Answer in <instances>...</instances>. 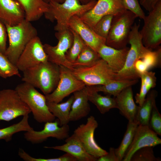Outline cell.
<instances>
[{"label": "cell", "instance_id": "obj_26", "mask_svg": "<svg viewBox=\"0 0 161 161\" xmlns=\"http://www.w3.org/2000/svg\"><path fill=\"white\" fill-rule=\"evenodd\" d=\"M157 95L158 92L156 90H150L141 105L138 106L135 120L138 125L149 126L152 107Z\"/></svg>", "mask_w": 161, "mask_h": 161}, {"label": "cell", "instance_id": "obj_1", "mask_svg": "<svg viewBox=\"0 0 161 161\" xmlns=\"http://www.w3.org/2000/svg\"><path fill=\"white\" fill-rule=\"evenodd\" d=\"M23 72L22 81L40 89L46 95L51 93L58 85L60 79V66L48 61Z\"/></svg>", "mask_w": 161, "mask_h": 161}, {"label": "cell", "instance_id": "obj_38", "mask_svg": "<svg viewBox=\"0 0 161 161\" xmlns=\"http://www.w3.org/2000/svg\"><path fill=\"white\" fill-rule=\"evenodd\" d=\"M125 7L126 10L134 13L137 16L142 19L145 15L141 8L139 0H123Z\"/></svg>", "mask_w": 161, "mask_h": 161}, {"label": "cell", "instance_id": "obj_28", "mask_svg": "<svg viewBox=\"0 0 161 161\" xmlns=\"http://www.w3.org/2000/svg\"><path fill=\"white\" fill-rule=\"evenodd\" d=\"M139 77L141 79V86L139 93L136 94L135 98L136 103L140 106L148 92L155 87L157 78L154 72L148 71L140 74Z\"/></svg>", "mask_w": 161, "mask_h": 161}, {"label": "cell", "instance_id": "obj_10", "mask_svg": "<svg viewBox=\"0 0 161 161\" xmlns=\"http://www.w3.org/2000/svg\"><path fill=\"white\" fill-rule=\"evenodd\" d=\"M55 35L58 40V44L56 46H52L47 44H43L48 61L59 66H64L72 70L73 67L67 60L66 54L72 45L73 40V34L69 28L57 32Z\"/></svg>", "mask_w": 161, "mask_h": 161}, {"label": "cell", "instance_id": "obj_22", "mask_svg": "<svg viewBox=\"0 0 161 161\" xmlns=\"http://www.w3.org/2000/svg\"><path fill=\"white\" fill-rule=\"evenodd\" d=\"M73 94L74 99L69 114L70 121H77L86 117L91 110L86 86Z\"/></svg>", "mask_w": 161, "mask_h": 161}, {"label": "cell", "instance_id": "obj_30", "mask_svg": "<svg viewBox=\"0 0 161 161\" xmlns=\"http://www.w3.org/2000/svg\"><path fill=\"white\" fill-rule=\"evenodd\" d=\"M138 125L136 122H128L126 131L120 144L117 148H114L115 153L119 161H122L128 148L132 141Z\"/></svg>", "mask_w": 161, "mask_h": 161}, {"label": "cell", "instance_id": "obj_42", "mask_svg": "<svg viewBox=\"0 0 161 161\" xmlns=\"http://www.w3.org/2000/svg\"><path fill=\"white\" fill-rule=\"evenodd\" d=\"M160 0H139L140 4L148 12L151 11Z\"/></svg>", "mask_w": 161, "mask_h": 161}, {"label": "cell", "instance_id": "obj_3", "mask_svg": "<svg viewBox=\"0 0 161 161\" xmlns=\"http://www.w3.org/2000/svg\"><path fill=\"white\" fill-rule=\"evenodd\" d=\"M5 25L9 39V46L5 55L12 63L16 65L26 45L32 39L37 36V31L31 22L25 19L15 26Z\"/></svg>", "mask_w": 161, "mask_h": 161}, {"label": "cell", "instance_id": "obj_33", "mask_svg": "<svg viewBox=\"0 0 161 161\" xmlns=\"http://www.w3.org/2000/svg\"><path fill=\"white\" fill-rule=\"evenodd\" d=\"M14 76L20 77L19 70L4 54L0 52V77L6 78Z\"/></svg>", "mask_w": 161, "mask_h": 161}, {"label": "cell", "instance_id": "obj_41", "mask_svg": "<svg viewBox=\"0 0 161 161\" xmlns=\"http://www.w3.org/2000/svg\"><path fill=\"white\" fill-rule=\"evenodd\" d=\"M97 161H119L115 153L114 148L113 147H110L109 151L105 155L98 158Z\"/></svg>", "mask_w": 161, "mask_h": 161}, {"label": "cell", "instance_id": "obj_23", "mask_svg": "<svg viewBox=\"0 0 161 161\" xmlns=\"http://www.w3.org/2000/svg\"><path fill=\"white\" fill-rule=\"evenodd\" d=\"M21 5L25 13V19L30 21L38 20L48 11V4L43 0H16Z\"/></svg>", "mask_w": 161, "mask_h": 161}, {"label": "cell", "instance_id": "obj_17", "mask_svg": "<svg viewBox=\"0 0 161 161\" xmlns=\"http://www.w3.org/2000/svg\"><path fill=\"white\" fill-rule=\"evenodd\" d=\"M69 27L75 31L87 45L97 52L101 46L105 44L106 39L97 35L77 15L71 18Z\"/></svg>", "mask_w": 161, "mask_h": 161}, {"label": "cell", "instance_id": "obj_19", "mask_svg": "<svg viewBox=\"0 0 161 161\" xmlns=\"http://www.w3.org/2000/svg\"><path fill=\"white\" fill-rule=\"evenodd\" d=\"M129 47H126L117 49L102 45L98 53L101 58L104 60L115 72L117 73L123 68L126 62Z\"/></svg>", "mask_w": 161, "mask_h": 161}, {"label": "cell", "instance_id": "obj_15", "mask_svg": "<svg viewBox=\"0 0 161 161\" xmlns=\"http://www.w3.org/2000/svg\"><path fill=\"white\" fill-rule=\"evenodd\" d=\"M58 120L55 121L45 123L43 129L40 131L34 129L26 132L24 134V138L32 143H42L49 137L59 140H63L69 137V128L68 124L59 126Z\"/></svg>", "mask_w": 161, "mask_h": 161}, {"label": "cell", "instance_id": "obj_2", "mask_svg": "<svg viewBox=\"0 0 161 161\" xmlns=\"http://www.w3.org/2000/svg\"><path fill=\"white\" fill-rule=\"evenodd\" d=\"M96 1L82 4L77 0H64L61 3L52 1L49 3L48 11L44 15L45 18L51 22L56 21L54 30L56 32L69 28L71 18L75 15L80 16L92 9Z\"/></svg>", "mask_w": 161, "mask_h": 161}, {"label": "cell", "instance_id": "obj_39", "mask_svg": "<svg viewBox=\"0 0 161 161\" xmlns=\"http://www.w3.org/2000/svg\"><path fill=\"white\" fill-rule=\"evenodd\" d=\"M30 160L31 161H77L74 157L67 153L61 156L55 158H36L31 157Z\"/></svg>", "mask_w": 161, "mask_h": 161}, {"label": "cell", "instance_id": "obj_16", "mask_svg": "<svg viewBox=\"0 0 161 161\" xmlns=\"http://www.w3.org/2000/svg\"><path fill=\"white\" fill-rule=\"evenodd\" d=\"M161 144V139L149 126L138 125L132 141L122 161H130L131 157L138 150L145 146L154 147Z\"/></svg>", "mask_w": 161, "mask_h": 161}, {"label": "cell", "instance_id": "obj_9", "mask_svg": "<svg viewBox=\"0 0 161 161\" xmlns=\"http://www.w3.org/2000/svg\"><path fill=\"white\" fill-rule=\"evenodd\" d=\"M31 112L15 89H5L0 91V120L9 121Z\"/></svg>", "mask_w": 161, "mask_h": 161}, {"label": "cell", "instance_id": "obj_27", "mask_svg": "<svg viewBox=\"0 0 161 161\" xmlns=\"http://www.w3.org/2000/svg\"><path fill=\"white\" fill-rule=\"evenodd\" d=\"M138 79L133 80H115L106 84L93 86L97 92H102L106 95L116 97L128 87L136 84Z\"/></svg>", "mask_w": 161, "mask_h": 161}, {"label": "cell", "instance_id": "obj_37", "mask_svg": "<svg viewBox=\"0 0 161 161\" xmlns=\"http://www.w3.org/2000/svg\"><path fill=\"white\" fill-rule=\"evenodd\" d=\"M149 126L158 135L161 136V115L157 107L156 102L152 107Z\"/></svg>", "mask_w": 161, "mask_h": 161}, {"label": "cell", "instance_id": "obj_31", "mask_svg": "<svg viewBox=\"0 0 161 161\" xmlns=\"http://www.w3.org/2000/svg\"><path fill=\"white\" fill-rule=\"evenodd\" d=\"M101 58L97 52L86 45L72 65L73 68L88 66L94 64Z\"/></svg>", "mask_w": 161, "mask_h": 161}, {"label": "cell", "instance_id": "obj_45", "mask_svg": "<svg viewBox=\"0 0 161 161\" xmlns=\"http://www.w3.org/2000/svg\"><path fill=\"white\" fill-rule=\"evenodd\" d=\"M82 4H87L91 1L97 0H77Z\"/></svg>", "mask_w": 161, "mask_h": 161}, {"label": "cell", "instance_id": "obj_13", "mask_svg": "<svg viewBox=\"0 0 161 161\" xmlns=\"http://www.w3.org/2000/svg\"><path fill=\"white\" fill-rule=\"evenodd\" d=\"M126 10L123 0H97L92 9L79 16L92 28L102 17L114 16Z\"/></svg>", "mask_w": 161, "mask_h": 161}, {"label": "cell", "instance_id": "obj_7", "mask_svg": "<svg viewBox=\"0 0 161 161\" xmlns=\"http://www.w3.org/2000/svg\"><path fill=\"white\" fill-rule=\"evenodd\" d=\"M71 70L86 86L105 85L116 80L117 73L102 58L91 66L74 67Z\"/></svg>", "mask_w": 161, "mask_h": 161}, {"label": "cell", "instance_id": "obj_14", "mask_svg": "<svg viewBox=\"0 0 161 161\" xmlns=\"http://www.w3.org/2000/svg\"><path fill=\"white\" fill-rule=\"evenodd\" d=\"M48 61L43 44L37 36L26 45L17 61L16 66L19 71L23 72Z\"/></svg>", "mask_w": 161, "mask_h": 161}, {"label": "cell", "instance_id": "obj_44", "mask_svg": "<svg viewBox=\"0 0 161 161\" xmlns=\"http://www.w3.org/2000/svg\"><path fill=\"white\" fill-rule=\"evenodd\" d=\"M45 2L49 4V3L52 2H56L59 3H62L64 0H43Z\"/></svg>", "mask_w": 161, "mask_h": 161}, {"label": "cell", "instance_id": "obj_8", "mask_svg": "<svg viewBox=\"0 0 161 161\" xmlns=\"http://www.w3.org/2000/svg\"><path fill=\"white\" fill-rule=\"evenodd\" d=\"M149 13L140 32L143 45L152 50L157 49L161 43V0Z\"/></svg>", "mask_w": 161, "mask_h": 161}, {"label": "cell", "instance_id": "obj_29", "mask_svg": "<svg viewBox=\"0 0 161 161\" xmlns=\"http://www.w3.org/2000/svg\"><path fill=\"white\" fill-rule=\"evenodd\" d=\"M29 114L23 116L19 122L2 129H0V140H4L6 142L11 140L13 135L19 132L28 131L33 129L30 125Z\"/></svg>", "mask_w": 161, "mask_h": 161}, {"label": "cell", "instance_id": "obj_18", "mask_svg": "<svg viewBox=\"0 0 161 161\" xmlns=\"http://www.w3.org/2000/svg\"><path fill=\"white\" fill-rule=\"evenodd\" d=\"M25 18L23 9L16 0H0V21L4 25H16Z\"/></svg>", "mask_w": 161, "mask_h": 161}, {"label": "cell", "instance_id": "obj_5", "mask_svg": "<svg viewBox=\"0 0 161 161\" xmlns=\"http://www.w3.org/2000/svg\"><path fill=\"white\" fill-rule=\"evenodd\" d=\"M32 112L34 119L39 123L54 121L55 117L49 111L47 100L36 88L25 82L18 85L15 89Z\"/></svg>", "mask_w": 161, "mask_h": 161}, {"label": "cell", "instance_id": "obj_24", "mask_svg": "<svg viewBox=\"0 0 161 161\" xmlns=\"http://www.w3.org/2000/svg\"><path fill=\"white\" fill-rule=\"evenodd\" d=\"M86 86L89 101L96 106L101 114H104L112 109L117 108L114 97L99 94L93 86Z\"/></svg>", "mask_w": 161, "mask_h": 161}, {"label": "cell", "instance_id": "obj_43", "mask_svg": "<svg viewBox=\"0 0 161 161\" xmlns=\"http://www.w3.org/2000/svg\"><path fill=\"white\" fill-rule=\"evenodd\" d=\"M134 67L137 72L139 74L143 73L148 71V68L142 59L137 60L135 63Z\"/></svg>", "mask_w": 161, "mask_h": 161}, {"label": "cell", "instance_id": "obj_40", "mask_svg": "<svg viewBox=\"0 0 161 161\" xmlns=\"http://www.w3.org/2000/svg\"><path fill=\"white\" fill-rule=\"evenodd\" d=\"M7 34L5 25L0 21V52L5 55Z\"/></svg>", "mask_w": 161, "mask_h": 161}, {"label": "cell", "instance_id": "obj_36", "mask_svg": "<svg viewBox=\"0 0 161 161\" xmlns=\"http://www.w3.org/2000/svg\"><path fill=\"white\" fill-rule=\"evenodd\" d=\"M142 59L147 66L148 70L152 68L160 66L161 62L160 47L155 51H150L145 54Z\"/></svg>", "mask_w": 161, "mask_h": 161}, {"label": "cell", "instance_id": "obj_20", "mask_svg": "<svg viewBox=\"0 0 161 161\" xmlns=\"http://www.w3.org/2000/svg\"><path fill=\"white\" fill-rule=\"evenodd\" d=\"M117 108L128 122H135L139 106L135 103L131 86L127 87L114 97Z\"/></svg>", "mask_w": 161, "mask_h": 161}, {"label": "cell", "instance_id": "obj_11", "mask_svg": "<svg viewBox=\"0 0 161 161\" xmlns=\"http://www.w3.org/2000/svg\"><path fill=\"white\" fill-rule=\"evenodd\" d=\"M60 79L56 88L51 93L45 95L47 101L59 103L71 94L86 86L73 74L71 70L63 66H60Z\"/></svg>", "mask_w": 161, "mask_h": 161}, {"label": "cell", "instance_id": "obj_6", "mask_svg": "<svg viewBox=\"0 0 161 161\" xmlns=\"http://www.w3.org/2000/svg\"><path fill=\"white\" fill-rule=\"evenodd\" d=\"M137 18L128 10L113 16L105 44L117 49L127 47L131 27Z\"/></svg>", "mask_w": 161, "mask_h": 161}, {"label": "cell", "instance_id": "obj_4", "mask_svg": "<svg viewBox=\"0 0 161 161\" xmlns=\"http://www.w3.org/2000/svg\"><path fill=\"white\" fill-rule=\"evenodd\" d=\"M140 21L135 23L131 27L129 38L130 45L125 65L123 69L117 73L116 80H133L140 78L135 70L134 65L139 59H142L145 54L152 50L143 44L139 29Z\"/></svg>", "mask_w": 161, "mask_h": 161}, {"label": "cell", "instance_id": "obj_35", "mask_svg": "<svg viewBox=\"0 0 161 161\" xmlns=\"http://www.w3.org/2000/svg\"><path fill=\"white\" fill-rule=\"evenodd\" d=\"M153 148L145 146L139 149L132 155L130 161H161L160 157L155 156Z\"/></svg>", "mask_w": 161, "mask_h": 161}, {"label": "cell", "instance_id": "obj_32", "mask_svg": "<svg viewBox=\"0 0 161 161\" xmlns=\"http://www.w3.org/2000/svg\"><path fill=\"white\" fill-rule=\"evenodd\" d=\"M69 29L73 34V40L72 45L66 54V57L67 61L72 64L75 61L86 44L75 31Z\"/></svg>", "mask_w": 161, "mask_h": 161}, {"label": "cell", "instance_id": "obj_12", "mask_svg": "<svg viewBox=\"0 0 161 161\" xmlns=\"http://www.w3.org/2000/svg\"><path fill=\"white\" fill-rule=\"evenodd\" d=\"M98 123L93 116L89 117L85 124L80 125L73 132L86 151L97 159L105 155L107 152L97 143L94 138V133Z\"/></svg>", "mask_w": 161, "mask_h": 161}, {"label": "cell", "instance_id": "obj_25", "mask_svg": "<svg viewBox=\"0 0 161 161\" xmlns=\"http://www.w3.org/2000/svg\"><path fill=\"white\" fill-rule=\"evenodd\" d=\"M74 99L72 95L66 102L60 103L47 100L49 110L59 121V126L68 124L70 121L69 115L72 104Z\"/></svg>", "mask_w": 161, "mask_h": 161}, {"label": "cell", "instance_id": "obj_34", "mask_svg": "<svg viewBox=\"0 0 161 161\" xmlns=\"http://www.w3.org/2000/svg\"><path fill=\"white\" fill-rule=\"evenodd\" d=\"M113 16L108 15L101 18L92 28L99 36L106 39L109 31Z\"/></svg>", "mask_w": 161, "mask_h": 161}, {"label": "cell", "instance_id": "obj_21", "mask_svg": "<svg viewBox=\"0 0 161 161\" xmlns=\"http://www.w3.org/2000/svg\"><path fill=\"white\" fill-rule=\"evenodd\" d=\"M63 145L54 146H44L50 148L62 151L74 157L78 161H96L97 159L89 154L85 149L78 138L73 134L65 139Z\"/></svg>", "mask_w": 161, "mask_h": 161}]
</instances>
